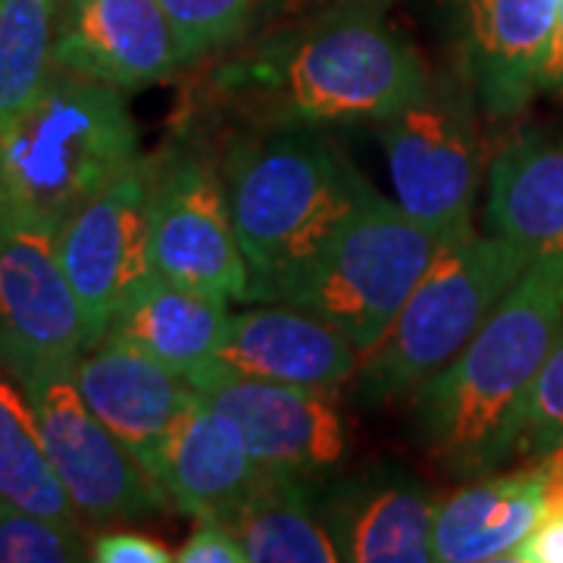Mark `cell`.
I'll return each mask as SVG.
<instances>
[{
    "label": "cell",
    "mask_w": 563,
    "mask_h": 563,
    "mask_svg": "<svg viewBox=\"0 0 563 563\" xmlns=\"http://www.w3.org/2000/svg\"><path fill=\"white\" fill-rule=\"evenodd\" d=\"M561 322L563 254L536 257L473 339L413 391L426 454L461 476H488L510 461Z\"/></svg>",
    "instance_id": "cell-1"
},
{
    "label": "cell",
    "mask_w": 563,
    "mask_h": 563,
    "mask_svg": "<svg viewBox=\"0 0 563 563\" xmlns=\"http://www.w3.org/2000/svg\"><path fill=\"white\" fill-rule=\"evenodd\" d=\"M139 161L125 95L54 66L38 98L0 122V225L57 235Z\"/></svg>",
    "instance_id": "cell-2"
},
{
    "label": "cell",
    "mask_w": 563,
    "mask_h": 563,
    "mask_svg": "<svg viewBox=\"0 0 563 563\" xmlns=\"http://www.w3.org/2000/svg\"><path fill=\"white\" fill-rule=\"evenodd\" d=\"M220 176L251 288L310 257L376 198V188L320 125H266L239 135L225 147Z\"/></svg>",
    "instance_id": "cell-3"
},
{
    "label": "cell",
    "mask_w": 563,
    "mask_h": 563,
    "mask_svg": "<svg viewBox=\"0 0 563 563\" xmlns=\"http://www.w3.org/2000/svg\"><path fill=\"white\" fill-rule=\"evenodd\" d=\"M429 76L410 41L351 13L235 66L229 81L266 125H344L385 120Z\"/></svg>",
    "instance_id": "cell-4"
},
{
    "label": "cell",
    "mask_w": 563,
    "mask_h": 563,
    "mask_svg": "<svg viewBox=\"0 0 563 563\" xmlns=\"http://www.w3.org/2000/svg\"><path fill=\"white\" fill-rule=\"evenodd\" d=\"M448 239L417 222L398 201L369 198L325 242L273 279L247 303H285L332 322L366 354Z\"/></svg>",
    "instance_id": "cell-5"
},
{
    "label": "cell",
    "mask_w": 563,
    "mask_h": 563,
    "mask_svg": "<svg viewBox=\"0 0 563 563\" xmlns=\"http://www.w3.org/2000/svg\"><path fill=\"white\" fill-rule=\"evenodd\" d=\"M532 257L492 232L448 239L379 342L357 363V401L366 407L413 395L439 373L520 279Z\"/></svg>",
    "instance_id": "cell-6"
},
{
    "label": "cell",
    "mask_w": 563,
    "mask_h": 563,
    "mask_svg": "<svg viewBox=\"0 0 563 563\" xmlns=\"http://www.w3.org/2000/svg\"><path fill=\"white\" fill-rule=\"evenodd\" d=\"M466 69L429 76L410 101L373 122L383 141L395 201L442 239L473 229L483 144Z\"/></svg>",
    "instance_id": "cell-7"
},
{
    "label": "cell",
    "mask_w": 563,
    "mask_h": 563,
    "mask_svg": "<svg viewBox=\"0 0 563 563\" xmlns=\"http://www.w3.org/2000/svg\"><path fill=\"white\" fill-rule=\"evenodd\" d=\"M147 242L154 276L247 303L251 266L232 225L220 169L195 151L151 161Z\"/></svg>",
    "instance_id": "cell-8"
},
{
    "label": "cell",
    "mask_w": 563,
    "mask_h": 563,
    "mask_svg": "<svg viewBox=\"0 0 563 563\" xmlns=\"http://www.w3.org/2000/svg\"><path fill=\"white\" fill-rule=\"evenodd\" d=\"M38 417L41 442L81 520L120 523L157 514L163 492L81 398L73 369L22 383Z\"/></svg>",
    "instance_id": "cell-9"
},
{
    "label": "cell",
    "mask_w": 563,
    "mask_h": 563,
    "mask_svg": "<svg viewBox=\"0 0 563 563\" xmlns=\"http://www.w3.org/2000/svg\"><path fill=\"white\" fill-rule=\"evenodd\" d=\"M151 161L141 157L63 222L57 257L81 307L88 347L107 335L120 307L154 276L147 242Z\"/></svg>",
    "instance_id": "cell-10"
},
{
    "label": "cell",
    "mask_w": 563,
    "mask_h": 563,
    "mask_svg": "<svg viewBox=\"0 0 563 563\" xmlns=\"http://www.w3.org/2000/svg\"><path fill=\"white\" fill-rule=\"evenodd\" d=\"M85 351L88 332L57 235L0 225V373L22 385L51 369H76Z\"/></svg>",
    "instance_id": "cell-11"
},
{
    "label": "cell",
    "mask_w": 563,
    "mask_h": 563,
    "mask_svg": "<svg viewBox=\"0 0 563 563\" xmlns=\"http://www.w3.org/2000/svg\"><path fill=\"white\" fill-rule=\"evenodd\" d=\"M185 383L239 422L261 470L313 476L344 457V420L332 391L269 383L207 363Z\"/></svg>",
    "instance_id": "cell-12"
},
{
    "label": "cell",
    "mask_w": 563,
    "mask_h": 563,
    "mask_svg": "<svg viewBox=\"0 0 563 563\" xmlns=\"http://www.w3.org/2000/svg\"><path fill=\"white\" fill-rule=\"evenodd\" d=\"M54 66L132 95L173 79L188 60L161 0H66Z\"/></svg>",
    "instance_id": "cell-13"
},
{
    "label": "cell",
    "mask_w": 563,
    "mask_h": 563,
    "mask_svg": "<svg viewBox=\"0 0 563 563\" xmlns=\"http://www.w3.org/2000/svg\"><path fill=\"white\" fill-rule=\"evenodd\" d=\"M73 376L95 417L154 479L163 444L198 391L169 366L113 335L91 344Z\"/></svg>",
    "instance_id": "cell-14"
},
{
    "label": "cell",
    "mask_w": 563,
    "mask_h": 563,
    "mask_svg": "<svg viewBox=\"0 0 563 563\" xmlns=\"http://www.w3.org/2000/svg\"><path fill=\"white\" fill-rule=\"evenodd\" d=\"M561 0H461L463 69L488 120L520 117L542 91Z\"/></svg>",
    "instance_id": "cell-15"
},
{
    "label": "cell",
    "mask_w": 563,
    "mask_h": 563,
    "mask_svg": "<svg viewBox=\"0 0 563 563\" xmlns=\"http://www.w3.org/2000/svg\"><path fill=\"white\" fill-rule=\"evenodd\" d=\"M217 363L254 379L335 391L354 379L361 351L342 329L307 310L254 303L229 313Z\"/></svg>",
    "instance_id": "cell-16"
},
{
    "label": "cell",
    "mask_w": 563,
    "mask_h": 563,
    "mask_svg": "<svg viewBox=\"0 0 563 563\" xmlns=\"http://www.w3.org/2000/svg\"><path fill=\"white\" fill-rule=\"evenodd\" d=\"M325 529L347 563L435 561V495L407 473L344 479L320 507Z\"/></svg>",
    "instance_id": "cell-17"
},
{
    "label": "cell",
    "mask_w": 563,
    "mask_h": 563,
    "mask_svg": "<svg viewBox=\"0 0 563 563\" xmlns=\"http://www.w3.org/2000/svg\"><path fill=\"white\" fill-rule=\"evenodd\" d=\"M242 429L220 407L195 395L163 444L154 483L163 498L198 520H225L261 479Z\"/></svg>",
    "instance_id": "cell-18"
},
{
    "label": "cell",
    "mask_w": 563,
    "mask_h": 563,
    "mask_svg": "<svg viewBox=\"0 0 563 563\" xmlns=\"http://www.w3.org/2000/svg\"><path fill=\"white\" fill-rule=\"evenodd\" d=\"M485 232L526 254H563V141L523 135L498 151L485 176Z\"/></svg>",
    "instance_id": "cell-19"
},
{
    "label": "cell",
    "mask_w": 563,
    "mask_h": 563,
    "mask_svg": "<svg viewBox=\"0 0 563 563\" xmlns=\"http://www.w3.org/2000/svg\"><path fill=\"white\" fill-rule=\"evenodd\" d=\"M542 510L544 470L539 461L504 476H485L463 485L461 492L439 504L435 561H510L542 520Z\"/></svg>",
    "instance_id": "cell-20"
},
{
    "label": "cell",
    "mask_w": 563,
    "mask_h": 563,
    "mask_svg": "<svg viewBox=\"0 0 563 563\" xmlns=\"http://www.w3.org/2000/svg\"><path fill=\"white\" fill-rule=\"evenodd\" d=\"M229 313L225 298L213 291L151 276L122 303L107 335L139 347L141 354L188 379L217 361Z\"/></svg>",
    "instance_id": "cell-21"
},
{
    "label": "cell",
    "mask_w": 563,
    "mask_h": 563,
    "mask_svg": "<svg viewBox=\"0 0 563 563\" xmlns=\"http://www.w3.org/2000/svg\"><path fill=\"white\" fill-rule=\"evenodd\" d=\"M242 542L247 563H335L320 504L313 501L303 476L263 470L257 485L225 520Z\"/></svg>",
    "instance_id": "cell-22"
},
{
    "label": "cell",
    "mask_w": 563,
    "mask_h": 563,
    "mask_svg": "<svg viewBox=\"0 0 563 563\" xmlns=\"http://www.w3.org/2000/svg\"><path fill=\"white\" fill-rule=\"evenodd\" d=\"M0 498L66 523L81 520L47 461L35 407L7 373H0Z\"/></svg>",
    "instance_id": "cell-23"
},
{
    "label": "cell",
    "mask_w": 563,
    "mask_h": 563,
    "mask_svg": "<svg viewBox=\"0 0 563 563\" xmlns=\"http://www.w3.org/2000/svg\"><path fill=\"white\" fill-rule=\"evenodd\" d=\"M54 0H0V122L38 98L54 73Z\"/></svg>",
    "instance_id": "cell-24"
},
{
    "label": "cell",
    "mask_w": 563,
    "mask_h": 563,
    "mask_svg": "<svg viewBox=\"0 0 563 563\" xmlns=\"http://www.w3.org/2000/svg\"><path fill=\"white\" fill-rule=\"evenodd\" d=\"M91 561V542L79 523L54 520L0 498V563Z\"/></svg>",
    "instance_id": "cell-25"
},
{
    "label": "cell",
    "mask_w": 563,
    "mask_h": 563,
    "mask_svg": "<svg viewBox=\"0 0 563 563\" xmlns=\"http://www.w3.org/2000/svg\"><path fill=\"white\" fill-rule=\"evenodd\" d=\"M179 35L185 60H201L242 35L251 20L254 0H161Z\"/></svg>",
    "instance_id": "cell-26"
},
{
    "label": "cell",
    "mask_w": 563,
    "mask_h": 563,
    "mask_svg": "<svg viewBox=\"0 0 563 563\" xmlns=\"http://www.w3.org/2000/svg\"><path fill=\"white\" fill-rule=\"evenodd\" d=\"M558 448H563V322L542 373L532 385V395L526 401L523 426L517 435L514 457L536 461Z\"/></svg>",
    "instance_id": "cell-27"
},
{
    "label": "cell",
    "mask_w": 563,
    "mask_h": 563,
    "mask_svg": "<svg viewBox=\"0 0 563 563\" xmlns=\"http://www.w3.org/2000/svg\"><path fill=\"white\" fill-rule=\"evenodd\" d=\"M91 561L98 563H173L176 551H169L161 539H151L135 529H110L91 542Z\"/></svg>",
    "instance_id": "cell-28"
},
{
    "label": "cell",
    "mask_w": 563,
    "mask_h": 563,
    "mask_svg": "<svg viewBox=\"0 0 563 563\" xmlns=\"http://www.w3.org/2000/svg\"><path fill=\"white\" fill-rule=\"evenodd\" d=\"M176 563H247L242 542L220 520H198L191 536L179 544Z\"/></svg>",
    "instance_id": "cell-29"
},
{
    "label": "cell",
    "mask_w": 563,
    "mask_h": 563,
    "mask_svg": "<svg viewBox=\"0 0 563 563\" xmlns=\"http://www.w3.org/2000/svg\"><path fill=\"white\" fill-rule=\"evenodd\" d=\"M542 88L563 95V0L558 3V16H554L551 41H548V54H544Z\"/></svg>",
    "instance_id": "cell-30"
},
{
    "label": "cell",
    "mask_w": 563,
    "mask_h": 563,
    "mask_svg": "<svg viewBox=\"0 0 563 563\" xmlns=\"http://www.w3.org/2000/svg\"><path fill=\"white\" fill-rule=\"evenodd\" d=\"M548 457H554V461H558V463H561V466H563V448H558V451H551Z\"/></svg>",
    "instance_id": "cell-31"
}]
</instances>
